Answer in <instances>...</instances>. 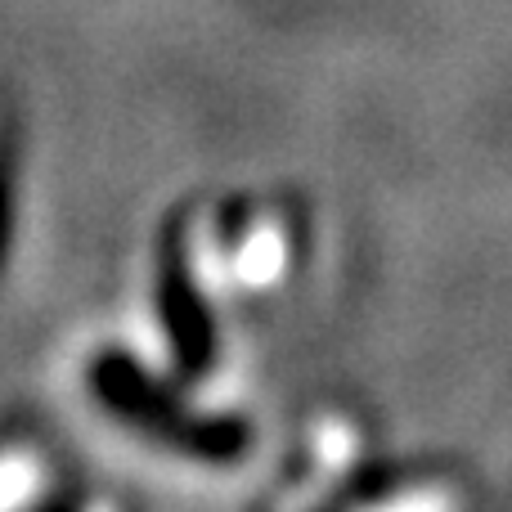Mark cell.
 Segmentation results:
<instances>
[{"label": "cell", "instance_id": "obj_1", "mask_svg": "<svg viewBox=\"0 0 512 512\" xmlns=\"http://www.w3.org/2000/svg\"><path fill=\"white\" fill-rule=\"evenodd\" d=\"M90 387H95L99 405L108 414H117L135 432L153 436V441L189 454V459L230 463L248 450V427L243 423H234V418H189L140 364L117 351H104L90 364Z\"/></svg>", "mask_w": 512, "mask_h": 512}, {"label": "cell", "instance_id": "obj_2", "mask_svg": "<svg viewBox=\"0 0 512 512\" xmlns=\"http://www.w3.org/2000/svg\"><path fill=\"white\" fill-rule=\"evenodd\" d=\"M158 315H162V328H167L171 355H176L180 369H185L189 378L212 369L216 328H212V315H207V306H203V288H198V279L189 274V261L180 248H167V256H162Z\"/></svg>", "mask_w": 512, "mask_h": 512}, {"label": "cell", "instance_id": "obj_3", "mask_svg": "<svg viewBox=\"0 0 512 512\" xmlns=\"http://www.w3.org/2000/svg\"><path fill=\"white\" fill-rule=\"evenodd\" d=\"M279 265H283V243L270 225H265V230H252L248 243L234 252V270H239L243 283H270L274 274H279Z\"/></svg>", "mask_w": 512, "mask_h": 512}, {"label": "cell", "instance_id": "obj_4", "mask_svg": "<svg viewBox=\"0 0 512 512\" xmlns=\"http://www.w3.org/2000/svg\"><path fill=\"white\" fill-rule=\"evenodd\" d=\"M36 490V463L32 459H5L0 463V508L27 504Z\"/></svg>", "mask_w": 512, "mask_h": 512}]
</instances>
